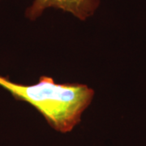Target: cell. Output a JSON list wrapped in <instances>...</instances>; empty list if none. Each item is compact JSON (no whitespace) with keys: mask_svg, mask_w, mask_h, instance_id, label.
Returning a JSON list of instances; mask_svg holds the SVG:
<instances>
[{"mask_svg":"<svg viewBox=\"0 0 146 146\" xmlns=\"http://www.w3.org/2000/svg\"><path fill=\"white\" fill-rule=\"evenodd\" d=\"M100 5V0H34L26 10L28 19L34 21L47 8H57L72 13L79 20L85 21L94 14Z\"/></svg>","mask_w":146,"mask_h":146,"instance_id":"obj_2","label":"cell"},{"mask_svg":"<svg viewBox=\"0 0 146 146\" xmlns=\"http://www.w3.org/2000/svg\"><path fill=\"white\" fill-rule=\"evenodd\" d=\"M0 86L16 100L33 106L54 130L63 133L71 131L81 121L94 96V89L85 84H58L45 76L32 85L0 76Z\"/></svg>","mask_w":146,"mask_h":146,"instance_id":"obj_1","label":"cell"}]
</instances>
